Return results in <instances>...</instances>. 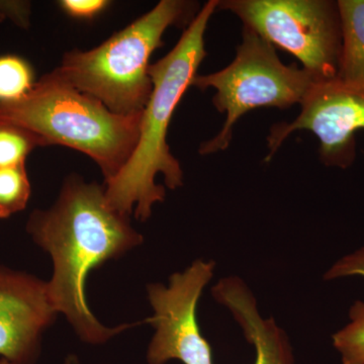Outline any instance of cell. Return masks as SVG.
<instances>
[{
  "label": "cell",
  "mask_w": 364,
  "mask_h": 364,
  "mask_svg": "<svg viewBox=\"0 0 364 364\" xmlns=\"http://www.w3.org/2000/svg\"><path fill=\"white\" fill-rule=\"evenodd\" d=\"M291 123L274 124L267 136L268 162L294 132L310 131L320 142V158L327 166L348 168L356 157V132L364 130V88L338 79L316 83L301 102Z\"/></svg>",
  "instance_id": "8"
},
{
  "label": "cell",
  "mask_w": 364,
  "mask_h": 364,
  "mask_svg": "<svg viewBox=\"0 0 364 364\" xmlns=\"http://www.w3.org/2000/svg\"><path fill=\"white\" fill-rule=\"evenodd\" d=\"M348 317V324L332 335L333 347L342 364H364V301H354Z\"/></svg>",
  "instance_id": "13"
},
{
  "label": "cell",
  "mask_w": 364,
  "mask_h": 364,
  "mask_svg": "<svg viewBox=\"0 0 364 364\" xmlns=\"http://www.w3.org/2000/svg\"><path fill=\"white\" fill-rule=\"evenodd\" d=\"M212 294L220 305L226 306L245 339L252 344L255 349L253 364H296L286 331L274 318L260 315L257 301L243 279L225 277L212 287Z\"/></svg>",
  "instance_id": "10"
},
{
  "label": "cell",
  "mask_w": 364,
  "mask_h": 364,
  "mask_svg": "<svg viewBox=\"0 0 364 364\" xmlns=\"http://www.w3.org/2000/svg\"><path fill=\"white\" fill-rule=\"evenodd\" d=\"M33 241L50 253L54 263L48 291L57 313L66 316L79 336L91 344L104 343L128 328L105 327L85 299L90 270L142 243L129 215L112 208L105 186L87 183L78 176L64 182L56 203L35 210L26 226Z\"/></svg>",
  "instance_id": "1"
},
{
  "label": "cell",
  "mask_w": 364,
  "mask_h": 364,
  "mask_svg": "<svg viewBox=\"0 0 364 364\" xmlns=\"http://www.w3.org/2000/svg\"><path fill=\"white\" fill-rule=\"evenodd\" d=\"M316 83L313 74L296 63L284 65L272 45L244 26L233 62L215 73L196 75L191 83L200 90L215 88L213 104L227 114L221 131L202 143L198 152L210 155L226 150L234 126L244 114L259 107L287 109L301 105Z\"/></svg>",
  "instance_id": "5"
},
{
  "label": "cell",
  "mask_w": 364,
  "mask_h": 364,
  "mask_svg": "<svg viewBox=\"0 0 364 364\" xmlns=\"http://www.w3.org/2000/svg\"><path fill=\"white\" fill-rule=\"evenodd\" d=\"M30 14L31 4L28 2L0 0V23L11 20L21 28H28Z\"/></svg>",
  "instance_id": "18"
},
{
  "label": "cell",
  "mask_w": 364,
  "mask_h": 364,
  "mask_svg": "<svg viewBox=\"0 0 364 364\" xmlns=\"http://www.w3.org/2000/svg\"><path fill=\"white\" fill-rule=\"evenodd\" d=\"M218 6L219 0L208 1L176 47L149 67L153 90L142 112L138 145L117 176L105 182L107 203L121 214L130 217L135 208L141 221L150 217L153 205L165 198L164 188L156 183L158 174L169 188L183 184L181 163L170 152L167 134L177 105L207 56L205 33Z\"/></svg>",
  "instance_id": "2"
},
{
  "label": "cell",
  "mask_w": 364,
  "mask_h": 364,
  "mask_svg": "<svg viewBox=\"0 0 364 364\" xmlns=\"http://www.w3.org/2000/svg\"><path fill=\"white\" fill-rule=\"evenodd\" d=\"M198 6V2L162 0L95 49L65 53L53 71L114 114H140L153 90L151 55L164 44L163 35L170 26L191 25Z\"/></svg>",
  "instance_id": "4"
},
{
  "label": "cell",
  "mask_w": 364,
  "mask_h": 364,
  "mask_svg": "<svg viewBox=\"0 0 364 364\" xmlns=\"http://www.w3.org/2000/svg\"><path fill=\"white\" fill-rule=\"evenodd\" d=\"M142 112L114 114L54 71L41 77L21 100L0 102V117L26 127L44 146H66L85 153L100 166L105 182L117 176L133 155Z\"/></svg>",
  "instance_id": "3"
},
{
  "label": "cell",
  "mask_w": 364,
  "mask_h": 364,
  "mask_svg": "<svg viewBox=\"0 0 364 364\" xmlns=\"http://www.w3.org/2000/svg\"><path fill=\"white\" fill-rule=\"evenodd\" d=\"M31 193L26 164L0 169V219L25 210Z\"/></svg>",
  "instance_id": "14"
},
{
  "label": "cell",
  "mask_w": 364,
  "mask_h": 364,
  "mask_svg": "<svg viewBox=\"0 0 364 364\" xmlns=\"http://www.w3.org/2000/svg\"><path fill=\"white\" fill-rule=\"evenodd\" d=\"M349 277H364V247L359 248L337 260L325 272L323 279L326 282H331Z\"/></svg>",
  "instance_id": "16"
},
{
  "label": "cell",
  "mask_w": 364,
  "mask_h": 364,
  "mask_svg": "<svg viewBox=\"0 0 364 364\" xmlns=\"http://www.w3.org/2000/svg\"><path fill=\"white\" fill-rule=\"evenodd\" d=\"M0 364H14V363H9V361L6 360V359L1 358V359H0Z\"/></svg>",
  "instance_id": "19"
},
{
  "label": "cell",
  "mask_w": 364,
  "mask_h": 364,
  "mask_svg": "<svg viewBox=\"0 0 364 364\" xmlns=\"http://www.w3.org/2000/svg\"><path fill=\"white\" fill-rule=\"evenodd\" d=\"M229 11L273 47L293 55L318 82L338 76L342 28L338 1L224 0Z\"/></svg>",
  "instance_id": "6"
},
{
  "label": "cell",
  "mask_w": 364,
  "mask_h": 364,
  "mask_svg": "<svg viewBox=\"0 0 364 364\" xmlns=\"http://www.w3.org/2000/svg\"><path fill=\"white\" fill-rule=\"evenodd\" d=\"M35 83L33 68L26 60L16 55L0 57V102L21 100Z\"/></svg>",
  "instance_id": "15"
},
{
  "label": "cell",
  "mask_w": 364,
  "mask_h": 364,
  "mask_svg": "<svg viewBox=\"0 0 364 364\" xmlns=\"http://www.w3.org/2000/svg\"><path fill=\"white\" fill-rule=\"evenodd\" d=\"M215 268V261L198 259L183 272L172 274L168 286L148 287L154 315L147 322L155 328L148 363L165 364L177 359L183 364H214L212 347L200 332L196 309L203 289L214 277Z\"/></svg>",
  "instance_id": "7"
},
{
  "label": "cell",
  "mask_w": 364,
  "mask_h": 364,
  "mask_svg": "<svg viewBox=\"0 0 364 364\" xmlns=\"http://www.w3.org/2000/svg\"><path fill=\"white\" fill-rule=\"evenodd\" d=\"M57 311L47 282L0 267V355L14 364H33L43 331Z\"/></svg>",
  "instance_id": "9"
},
{
  "label": "cell",
  "mask_w": 364,
  "mask_h": 364,
  "mask_svg": "<svg viewBox=\"0 0 364 364\" xmlns=\"http://www.w3.org/2000/svg\"><path fill=\"white\" fill-rule=\"evenodd\" d=\"M38 147H44V143L35 133L0 117V169L26 164V157Z\"/></svg>",
  "instance_id": "12"
},
{
  "label": "cell",
  "mask_w": 364,
  "mask_h": 364,
  "mask_svg": "<svg viewBox=\"0 0 364 364\" xmlns=\"http://www.w3.org/2000/svg\"><path fill=\"white\" fill-rule=\"evenodd\" d=\"M342 52L337 79L364 88V0H339Z\"/></svg>",
  "instance_id": "11"
},
{
  "label": "cell",
  "mask_w": 364,
  "mask_h": 364,
  "mask_svg": "<svg viewBox=\"0 0 364 364\" xmlns=\"http://www.w3.org/2000/svg\"><path fill=\"white\" fill-rule=\"evenodd\" d=\"M107 0H62L60 6L72 18L92 20L109 6Z\"/></svg>",
  "instance_id": "17"
}]
</instances>
